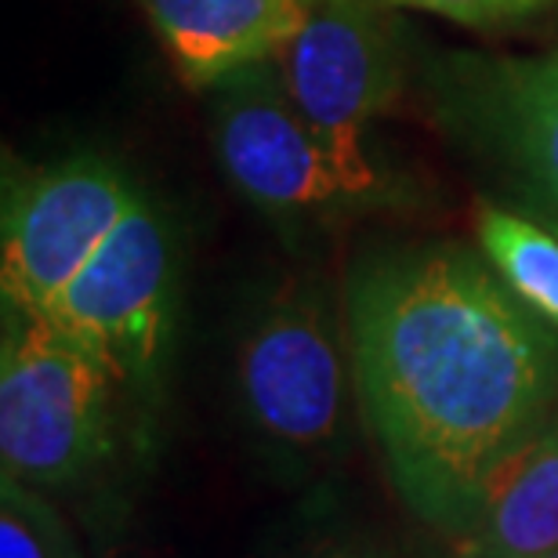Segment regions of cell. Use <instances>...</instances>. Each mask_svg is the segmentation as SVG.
I'll use <instances>...</instances> for the list:
<instances>
[{
	"instance_id": "cell-8",
	"label": "cell",
	"mask_w": 558,
	"mask_h": 558,
	"mask_svg": "<svg viewBox=\"0 0 558 558\" xmlns=\"http://www.w3.org/2000/svg\"><path fill=\"white\" fill-rule=\"evenodd\" d=\"M453 530L461 558H541L558 548V417L489 468Z\"/></svg>"
},
{
	"instance_id": "cell-1",
	"label": "cell",
	"mask_w": 558,
	"mask_h": 558,
	"mask_svg": "<svg viewBox=\"0 0 558 558\" xmlns=\"http://www.w3.org/2000/svg\"><path fill=\"white\" fill-rule=\"evenodd\" d=\"M349 319L355 385L399 494L453 530L489 468L548 421L555 333L461 247L366 265Z\"/></svg>"
},
{
	"instance_id": "cell-2",
	"label": "cell",
	"mask_w": 558,
	"mask_h": 558,
	"mask_svg": "<svg viewBox=\"0 0 558 558\" xmlns=\"http://www.w3.org/2000/svg\"><path fill=\"white\" fill-rule=\"evenodd\" d=\"M117 377L40 316H11L0 355V461L29 486H65L102 461Z\"/></svg>"
},
{
	"instance_id": "cell-6",
	"label": "cell",
	"mask_w": 558,
	"mask_h": 558,
	"mask_svg": "<svg viewBox=\"0 0 558 558\" xmlns=\"http://www.w3.org/2000/svg\"><path fill=\"white\" fill-rule=\"evenodd\" d=\"M215 87V153L243 199L283 226L355 207L287 84L276 81L269 65H247Z\"/></svg>"
},
{
	"instance_id": "cell-10",
	"label": "cell",
	"mask_w": 558,
	"mask_h": 558,
	"mask_svg": "<svg viewBox=\"0 0 558 558\" xmlns=\"http://www.w3.org/2000/svg\"><path fill=\"white\" fill-rule=\"evenodd\" d=\"M486 95L508 153L558 210V70L551 59L497 65Z\"/></svg>"
},
{
	"instance_id": "cell-14",
	"label": "cell",
	"mask_w": 558,
	"mask_h": 558,
	"mask_svg": "<svg viewBox=\"0 0 558 558\" xmlns=\"http://www.w3.org/2000/svg\"><path fill=\"white\" fill-rule=\"evenodd\" d=\"M548 59H551V65H555V70H558V51H551Z\"/></svg>"
},
{
	"instance_id": "cell-11",
	"label": "cell",
	"mask_w": 558,
	"mask_h": 558,
	"mask_svg": "<svg viewBox=\"0 0 558 558\" xmlns=\"http://www.w3.org/2000/svg\"><path fill=\"white\" fill-rule=\"evenodd\" d=\"M478 243L486 262L522 305L558 330V236L537 221L500 207H483Z\"/></svg>"
},
{
	"instance_id": "cell-15",
	"label": "cell",
	"mask_w": 558,
	"mask_h": 558,
	"mask_svg": "<svg viewBox=\"0 0 558 558\" xmlns=\"http://www.w3.org/2000/svg\"><path fill=\"white\" fill-rule=\"evenodd\" d=\"M541 558H558V548H555V551H548V555H541Z\"/></svg>"
},
{
	"instance_id": "cell-4",
	"label": "cell",
	"mask_w": 558,
	"mask_h": 558,
	"mask_svg": "<svg viewBox=\"0 0 558 558\" xmlns=\"http://www.w3.org/2000/svg\"><path fill=\"white\" fill-rule=\"evenodd\" d=\"M135 199V182L102 153L65 156L8 185L0 290L11 316H48Z\"/></svg>"
},
{
	"instance_id": "cell-7",
	"label": "cell",
	"mask_w": 558,
	"mask_h": 558,
	"mask_svg": "<svg viewBox=\"0 0 558 558\" xmlns=\"http://www.w3.org/2000/svg\"><path fill=\"white\" fill-rule=\"evenodd\" d=\"M240 392L269 439L316 450L344 407V371L323 305L305 290L279 294L240 341Z\"/></svg>"
},
{
	"instance_id": "cell-13",
	"label": "cell",
	"mask_w": 558,
	"mask_h": 558,
	"mask_svg": "<svg viewBox=\"0 0 558 558\" xmlns=\"http://www.w3.org/2000/svg\"><path fill=\"white\" fill-rule=\"evenodd\" d=\"M388 4L435 11V15L468 22V26H489V22H511L530 15V11L544 8L548 0H388Z\"/></svg>"
},
{
	"instance_id": "cell-12",
	"label": "cell",
	"mask_w": 558,
	"mask_h": 558,
	"mask_svg": "<svg viewBox=\"0 0 558 558\" xmlns=\"http://www.w3.org/2000/svg\"><path fill=\"white\" fill-rule=\"evenodd\" d=\"M0 558H76L59 511L15 475L0 478Z\"/></svg>"
},
{
	"instance_id": "cell-9",
	"label": "cell",
	"mask_w": 558,
	"mask_h": 558,
	"mask_svg": "<svg viewBox=\"0 0 558 558\" xmlns=\"http://www.w3.org/2000/svg\"><path fill=\"white\" fill-rule=\"evenodd\" d=\"M178 76L215 87L272 59L305 22L308 0H142Z\"/></svg>"
},
{
	"instance_id": "cell-5",
	"label": "cell",
	"mask_w": 558,
	"mask_h": 558,
	"mask_svg": "<svg viewBox=\"0 0 558 558\" xmlns=\"http://www.w3.org/2000/svg\"><path fill=\"white\" fill-rule=\"evenodd\" d=\"M40 319L92 352L117 385L149 374L174 319V240L167 218L138 193Z\"/></svg>"
},
{
	"instance_id": "cell-3",
	"label": "cell",
	"mask_w": 558,
	"mask_h": 558,
	"mask_svg": "<svg viewBox=\"0 0 558 558\" xmlns=\"http://www.w3.org/2000/svg\"><path fill=\"white\" fill-rule=\"evenodd\" d=\"M283 84L355 207L388 185L371 156V124L392 102L396 51L371 0H308L305 22L276 54Z\"/></svg>"
}]
</instances>
